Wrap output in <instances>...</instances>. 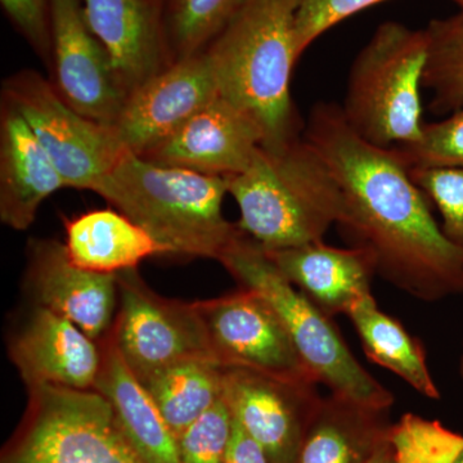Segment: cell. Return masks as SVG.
<instances>
[{"instance_id": "27", "label": "cell", "mask_w": 463, "mask_h": 463, "mask_svg": "<svg viewBox=\"0 0 463 463\" xmlns=\"http://www.w3.org/2000/svg\"><path fill=\"white\" fill-rule=\"evenodd\" d=\"M389 441L395 463H452L463 448V435L413 413L392 426Z\"/></svg>"}, {"instance_id": "4", "label": "cell", "mask_w": 463, "mask_h": 463, "mask_svg": "<svg viewBox=\"0 0 463 463\" xmlns=\"http://www.w3.org/2000/svg\"><path fill=\"white\" fill-rule=\"evenodd\" d=\"M225 179L240 209L237 227L265 251L323 241L339 222V184L304 137L276 151L259 148L242 173Z\"/></svg>"}, {"instance_id": "31", "label": "cell", "mask_w": 463, "mask_h": 463, "mask_svg": "<svg viewBox=\"0 0 463 463\" xmlns=\"http://www.w3.org/2000/svg\"><path fill=\"white\" fill-rule=\"evenodd\" d=\"M385 0H298L295 18V44L300 58L323 33L345 18ZM463 9V0H453Z\"/></svg>"}, {"instance_id": "17", "label": "cell", "mask_w": 463, "mask_h": 463, "mask_svg": "<svg viewBox=\"0 0 463 463\" xmlns=\"http://www.w3.org/2000/svg\"><path fill=\"white\" fill-rule=\"evenodd\" d=\"M128 96L173 62L156 0H83Z\"/></svg>"}, {"instance_id": "7", "label": "cell", "mask_w": 463, "mask_h": 463, "mask_svg": "<svg viewBox=\"0 0 463 463\" xmlns=\"http://www.w3.org/2000/svg\"><path fill=\"white\" fill-rule=\"evenodd\" d=\"M29 390L32 421L5 463H145L97 390Z\"/></svg>"}, {"instance_id": "18", "label": "cell", "mask_w": 463, "mask_h": 463, "mask_svg": "<svg viewBox=\"0 0 463 463\" xmlns=\"http://www.w3.org/2000/svg\"><path fill=\"white\" fill-rule=\"evenodd\" d=\"M62 175L17 109L0 105V221L14 231L32 227L39 207L66 188Z\"/></svg>"}, {"instance_id": "6", "label": "cell", "mask_w": 463, "mask_h": 463, "mask_svg": "<svg viewBox=\"0 0 463 463\" xmlns=\"http://www.w3.org/2000/svg\"><path fill=\"white\" fill-rule=\"evenodd\" d=\"M428 48L425 29L389 21L359 52L340 108L347 125L364 141L392 148L420 138Z\"/></svg>"}, {"instance_id": "13", "label": "cell", "mask_w": 463, "mask_h": 463, "mask_svg": "<svg viewBox=\"0 0 463 463\" xmlns=\"http://www.w3.org/2000/svg\"><path fill=\"white\" fill-rule=\"evenodd\" d=\"M223 397L232 417L272 463H295L322 398L318 383H286L240 367H223Z\"/></svg>"}, {"instance_id": "21", "label": "cell", "mask_w": 463, "mask_h": 463, "mask_svg": "<svg viewBox=\"0 0 463 463\" xmlns=\"http://www.w3.org/2000/svg\"><path fill=\"white\" fill-rule=\"evenodd\" d=\"M66 251L76 267L103 274L136 269L146 259L169 254L147 231L118 210L103 209L63 219Z\"/></svg>"}, {"instance_id": "2", "label": "cell", "mask_w": 463, "mask_h": 463, "mask_svg": "<svg viewBox=\"0 0 463 463\" xmlns=\"http://www.w3.org/2000/svg\"><path fill=\"white\" fill-rule=\"evenodd\" d=\"M298 0H243L205 54L219 94L248 112L276 151L304 132L289 91Z\"/></svg>"}, {"instance_id": "26", "label": "cell", "mask_w": 463, "mask_h": 463, "mask_svg": "<svg viewBox=\"0 0 463 463\" xmlns=\"http://www.w3.org/2000/svg\"><path fill=\"white\" fill-rule=\"evenodd\" d=\"M243 0H169L166 38L172 61L209 47Z\"/></svg>"}, {"instance_id": "11", "label": "cell", "mask_w": 463, "mask_h": 463, "mask_svg": "<svg viewBox=\"0 0 463 463\" xmlns=\"http://www.w3.org/2000/svg\"><path fill=\"white\" fill-rule=\"evenodd\" d=\"M51 83L70 108L111 127L128 99L111 58L91 32L83 0H52Z\"/></svg>"}, {"instance_id": "25", "label": "cell", "mask_w": 463, "mask_h": 463, "mask_svg": "<svg viewBox=\"0 0 463 463\" xmlns=\"http://www.w3.org/2000/svg\"><path fill=\"white\" fill-rule=\"evenodd\" d=\"M425 30L429 48L422 87L432 91V114H453L463 109V20L458 14L432 20Z\"/></svg>"}, {"instance_id": "9", "label": "cell", "mask_w": 463, "mask_h": 463, "mask_svg": "<svg viewBox=\"0 0 463 463\" xmlns=\"http://www.w3.org/2000/svg\"><path fill=\"white\" fill-rule=\"evenodd\" d=\"M120 315L111 336L139 381L194 358L214 359L196 303L165 300L146 288L136 269L118 273Z\"/></svg>"}, {"instance_id": "10", "label": "cell", "mask_w": 463, "mask_h": 463, "mask_svg": "<svg viewBox=\"0 0 463 463\" xmlns=\"http://www.w3.org/2000/svg\"><path fill=\"white\" fill-rule=\"evenodd\" d=\"M215 361L292 383H318L276 310L245 288L196 303Z\"/></svg>"}, {"instance_id": "15", "label": "cell", "mask_w": 463, "mask_h": 463, "mask_svg": "<svg viewBox=\"0 0 463 463\" xmlns=\"http://www.w3.org/2000/svg\"><path fill=\"white\" fill-rule=\"evenodd\" d=\"M27 286L38 307L65 317L94 341L111 326L118 274L76 267L67 255L66 246L58 241H29Z\"/></svg>"}, {"instance_id": "1", "label": "cell", "mask_w": 463, "mask_h": 463, "mask_svg": "<svg viewBox=\"0 0 463 463\" xmlns=\"http://www.w3.org/2000/svg\"><path fill=\"white\" fill-rule=\"evenodd\" d=\"M303 137L339 184L337 227L383 281L425 303L462 294L463 250L444 236L397 148L364 141L330 102L316 103Z\"/></svg>"}, {"instance_id": "37", "label": "cell", "mask_w": 463, "mask_h": 463, "mask_svg": "<svg viewBox=\"0 0 463 463\" xmlns=\"http://www.w3.org/2000/svg\"><path fill=\"white\" fill-rule=\"evenodd\" d=\"M458 16L461 17L463 20V9H461V11H459Z\"/></svg>"}, {"instance_id": "5", "label": "cell", "mask_w": 463, "mask_h": 463, "mask_svg": "<svg viewBox=\"0 0 463 463\" xmlns=\"http://www.w3.org/2000/svg\"><path fill=\"white\" fill-rule=\"evenodd\" d=\"M218 261L241 288L254 289L276 310L304 364L331 394L379 410L394 403L392 392L356 361L331 317L295 288L257 242L240 232Z\"/></svg>"}, {"instance_id": "14", "label": "cell", "mask_w": 463, "mask_h": 463, "mask_svg": "<svg viewBox=\"0 0 463 463\" xmlns=\"http://www.w3.org/2000/svg\"><path fill=\"white\" fill-rule=\"evenodd\" d=\"M263 141L257 121L219 94L141 157L160 165L228 178L250 165Z\"/></svg>"}, {"instance_id": "33", "label": "cell", "mask_w": 463, "mask_h": 463, "mask_svg": "<svg viewBox=\"0 0 463 463\" xmlns=\"http://www.w3.org/2000/svg\"><path fill=\"white\" fill-rule=\"evenodd\" d=\"M224 463H272L264 448L233 419V428Z\"/></svg>"}, {"instance_id": "35", "label": "cell", "mask_w": 463, "mask_h": 463, "mask_svg": "<svg viewBox=\"0 0 463 463\" xmlns=\"http://www.w3.org/2000/svg\"><path fill=\"white\" fill-rule=\"evenodd\" d=\"M452 463H463V448L461 452L458 453V456H457L456 458L453 459Z\"/></svg>"}, {"instance_id": "30", "label": "cell", "mask_w": 463, "mask_h": 463, "mask_svg": "<svg viewBox=\"0 0 463 463\" xmlns=\"http://www.w3.org/2000/svg\"><path fill=\"white\" fill-rule=\"evenodd\" d=\"M233 417L224 397L178 439L182 463H224Z\"/></svg>"}, {"instance_id": "8", "label": "cell", "mask_w": 463, "mask_h": 463, "mask_svg": "<svg viewBox=\"0 0 463 463\" xmlns=\"http://www.w3.org/2000/svg\"><path fill=\"white\" fill-rule=\"evenodd\" d=\"M2 97L25 118L67 188L96 191L127 155L111 127L70 108L51 81L33 70H21L5 79Z\"/></svg>"}, {"instance_id": "19", "label": "cell", "mask_w": 463, "mask_h": 463, "mask_svg": "<svg viewBox=\"0 0 463 463\" xmlns=\"http://www.w3.org/2000/svg\"><path fill=\"white\" fill-rule=\"evenodd\" d=\"M265 252L288 281L331 318L346 316L358 298L371 294L376 270L364 249L334 248L318 241Z\"/></svg>"}, {"instance_id": "12", "label": "cell", "mask_w": 463, "mask_h": 463, "mask_svg": "<svg viewBox=\"0 0 463 463\" xmlns=\"http://www.w3.org/2000/svg\"><path fill=\"white\" fill-rule=\"evenodd\" d=\"M218 96L205 52L178 58L128 96L111 129L127 154L143 156Z\"/></svg>"}, {"instance_id": "34", "label": "cell", "mask_w": 463, "mask_h": 463, "mask_svg": "<svg viewBox=\"0 0 463 463\" xmlns=\"http://www.w3.org/2000/svg\"><path fill=\"white\" fill-rule=\"evenodd\" d=\"M365 463H395L389 439L385 443L381 444V446L377 448L376 452H374Z\"/></svg>"}, {"instance_id": "29", "label": "cell", "mask_w": 463, "mask_h": 463, "mask_svg": "<svg viewBox=\"0 0 463 463\" xmlns=\"http://www.w3.org/2000/svg\"><path fill=\"white\" fill-rule=\"evenodd\" d=\"M410 175L440 213L444 236L463 250V166L410 169Z\"/></svg>"}, {"instance_id": "23", "label": "cell", "mask_w": 463, "mask_h": 463, "mask_svg": "<svg viewBox=\"0 0 463 463\" xmlns=\"http://www.w3.org/2000/svg\"><path fill=\"white\" fill-rule=\"evenodd\" d=\"M346 316L354 326L365 356L373 364L397 374L423 397L440 399V390L429 370L421 341L405 330L397 319L383 313L373 292L358 298Z\"/></svg>"}, {"instance_id": "20", "label": "cell", "mask_w": 463, "mask_h": 463, "mask_svg": "<svg viewBox=\"0 0 463 463\" xmlns=\"http://www.w3.org/2000/svg\"><path fill=\"white\" fill-rule=\"evenodd\" d=\"M94 390L108 399L125 438L145 463H182L178 438L125 364L112 336L103 346Z\"/></svg>"}, {"instance_id": "16", "label": "cell", "mask_w": 463, "mask_h": 463, "mask_svg": "<svg viewBox=\"0 0 463 463\" xmlns=\"http://www.w3.org/2000/svg\"><path fill=\"white\" fill-rule=\"evenodd\" d=\"M12 359L29 389L50 385L93 390L102 352L75 323L36 307L14 341Z\"/></svg>"}, {"instance_id": "24", "label": "cell", "mask_w": 463, "mask_h": 463, "mask_svg": "<svg viewBox=\"0 0 463 463\" xmlns=\"http://www.w3.org/2000/svg\"><path fill=\"white\" fill-rule=\"evenodd\" d=\"M142 385L179 439L223 397V367L214 359H187L156 371Z\"/></svg>"}, {"instance_id": "3", "label": "cell", "mask_w": 463, "mask_h": 463, "mask_svg": "<svg viewBox=\"0 0 463 463\" xmlns=\"http://www.w3.org/2000/svg\"><path fill=\"white\" fill-rule=\"evenodd\" d=\"M97 194L148 232L170 255L215 259L240 234L223 215L227 179L127 154Z\"/></svg>"}, {"instance_id": "28", "label": "cell", "mask_w": 463, "mask_h": 463, "mask_svg": "<svg viewBox=\"0 0 463 463\" xmlns=\"http://www.w3.org/2000/svg\"><path fill=\"white\" fill-rule=\"evenodd\" d=\"M395 148L408 169L463 166V109L446 120L423 123L417 141Z\"/></svg>"}, {"instance_id": "32", "label": "cell", "mask_w": 463, "mask_h": 463, "mask_svg": "<svg viewBox=\"0 0 463 463\" xmlns=\"http://www.w3.org/2000/svg\"><path fill=\"white\" fill-rule=\"evenodd\" d=\"M17 32L50 67L52 56V0H0Z\"/></svg>"}, {"instance_id": "22", "label": "cell", "mask_w": 463, "mask_h": 463, "mask_svg": "<svg viewBox=\"0 0 463 463\" xmlns=\"http://www.w3.org/2000/svg\"><path fill=\"white\" fill-rule=\"evenodd\" d=\"M388 410L331 394L321 398L295 463H365L389 439L379 417Z\"/></svg>"}, {"instance_id": "36", "label": "cell", "mask_w": 463, "mask_h": 463, "mask_svg": "<svg viewBox=\"0 0 463 463\" xmlns=\"http://www.w3.org/2000/svg\"><path fill=\"white\" fill-rule=\"evenodd\" d=\"M458 373L459 376H461V379H463V354L461 356V359H459Z\"/></svg>"}]
</instances>
